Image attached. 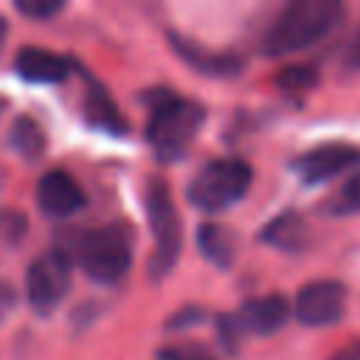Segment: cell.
<instances>
[{"label": "cell", "mask_w": 360, "mask_h": 360, "mask_svg": "<svg viewBox=\"0 0 360 360\" xmlns=\"http://www.w3.org/2000/svg\"><path fill=\"white\" fill-rule=\"evenodd\" d=\"M197 248L200 253L217 264V267H231L233 262V250H236V242H233V233L217 222H202L197 228Z\"/></svg>", "instance_id": "5bb4252c"}, {"label": "cell", "mask_w": 360, "mask_h": 360, "mask_svg": "<svg viewBox=\"0 0 360 360\" xmlns=\"http://www.w3.org/2000/svg\"><path fill=\"white\" fill-rule=\"evenodd\" d=\"M202 321H205V309H202V307H183V309H177V312H172V315L166 318L163 329H166V332L188 329V326L202 323Z\"/></svg>", "instance_id": "7402d4cb"}, {"label": "cell", "mask_w": 360, "mask_h": 360, "mask_svg": "<svg viewBox=\"0 0 360 360\" xmlns=\"http://www.w3.org/2000/svg\"><path fill=\"white\" fill-rule=\"evenodd\" d=\"M84 118H87L90 127H96L101 132H110V135H124L129 129L124 112L118 110V104L112 101L107 87L98 84L87 73H84Z\"/></svg>", "instance_id": "7c38bea8"}, {"label": "cell", "mask_w": 360, "mask_h": 360, "mask_svg": "<svg viewBox=\"0 0 360 360\" xmlns=\"http://www.w3.org/2000/svg\"><path fill=\"white\" fill-rule=\"evenodd\" d=\"M70 59L53 53V51H45V48H34V45H25L17 51L14 56V68H17V76L25 79V82H34V84H59L68 79L70 73Z\"/></svg>", "instance_id": "8fae6325"}, {"label": "cell", "mask_w": 360, "mask_h": 360, "mask_svg": "<svg viewBox=\"0 0 360 360\" xmlns=\"http://www.w3.org/2000/svg\"><path fill=\"white\" fill-rule=\"evenodd\" d=\"M70 290V259L62 250H48L28 264L25 298L34 312L48 315Z\"/></svg>", "instance_id": "8992f818"}, {"label": "cell", "mask_w": 360, "mask_h": 360, "mask_svg": "<svg viewBox=\"0 0 360 360\" xmlns=\"http://www.w3.org/2000/svg\"><path fill=\"white\" fill-rule=\"evenodd\" d=\"M242 332H245V326H242L239 315H219V318H217V338H219V343H222L225 352L233 354V352L239 349Z\"/></svg>", "instance_id": "44dd1931"}, {"label": "cell", "mask_w": 360, "mask_h": 360, "mask_svg": "<svg viewBox=\"0 0 360 360\" xmlns=\"http://www.w3.org/2000/svg\"><path fill=\"white\" fill-rule=\"evenodd\" d=\"M329 211L332 214H357L360 211V174L349 177L340 186V191L329 202Z\"/></svg>", "instance_id": "e0dca14e"}, {"label": "cell", "mask_w": 360, "mask_h": 360, "mask_svg": "<svg viewBox=\"0 0 360 360\" xmlns=\"http://www.w3.org/2000/svg\"><path fill=\"white\" fill-rule=\"evenodd\" d=\"M6 34H8V22H6V17L0 14V48H3V42H6Z\"/></svg>", "instance_id": "484cf974"}, {"label": "cell", "mask_w": 360, "mask_h": 360, "mask_svg": "<svg viewBox=\"0 0 360 360\" xmlns=\"http://www.w3.org/2000/svg\"><path fill=\"white\" fill-rule=\"evenodd\" d=\"M329 360H360V338L354 340V343H349V346H343L340 352H335Z\"/></svg>", "instance_id": "d4e9b609"}, {"label": "cell", "mask_w": 360, "mask_h": 360, "mask_svg": "<svg viewBox=\"0 0 360 360\" xmlns=\"http://www.w3.org/2000/svg\"><path fill=\"white\" fill-rule=\"evenodd\" d=\"M343 65L352 70H360V28L354 31V37L349 39V48L343 53Z\"/></svg>", "instance_id": "603a6c76"}, {"label": "cell", "mask_w": 360, "mask_h": 360, "mask_svg": "<svg viewBox=\"0 0 360 360\" xmlns=\"http://www.w3.org/2000/svg\"><path fill=\"white\" fill-rule=\"evenodd\" d=\"M62 250L68 259H76L79 267L98 284H115L127 276L132 264L129 233L121 225H98L87 231H70Z\"/></svg>", "instance_id": "3957f363"}, {"label": "cell", "mask_w": 360, "mask_h": 360, "mask_svg": "<svg viewBox=\"0 0 360 360\" xmlns=\"http://www.w3.org/2000/svg\"><path fill=\"white\" fill-rule=\"evenodd\" d=\"M14 301H17V292L8 281H0V318H6L11 309H14Z\"/></svg>", "instance_id": "cb8c5ba5"}, {"label": "cell", "mask_w": 360, "mask_h": 360, "mask_svg": "<svg viewBox=\"0 0 360 360\" xmlns=\"http://www.w3.org/2000/svg\"><path fill=\"white\" fill-rule=\"evenodd\" d=\"M0 110H3V101H0Z\"/></svg>", "instance_id": "4316f807"}, {"label": "cell", "mask_w": 360, "mask_h": 360, "mask_svg": "<svg viewBox=\"0 0 360 360\" xmlns=\"http://www.w3.org/2000/svg\"><path fill=\"white\" fill-rule=\"evenodd\" d=\"M84 202H87L84 188L65 169H51L37 180V205L42 214L53 219L73 217L76 211L84 208Z\"/></svg>", "instance_id": "ba28073f"}, {"label": "cell", "mask_w": 360, "mask_h": 360, "mask_svg": "<svg viewBox=\"0 0 360 360\" xmlns=\"http://www.w3.org/2000/svg\"><path fill=\"white\" fill-rule=\"evenodd\" d=\"M253 183V169L242 158H214L208 160L186 188V197L200 211H225L236 205Z\"/></svg>", "instance_id": "277c9868"}, {"label": "cell", "mask_w": 360, "mask_h": 360, "mask_svg": "<svg viewBox=\"0 0 360 360\" xmlns=\"http://www.w3.org/2000/svg\"><path fill=\"white\" fill-rule=\"evenodd\" d=\"M143 205H146V219L155 239L152 256H149V278L155 281V278H166L177 264L183 231H180V217H177L172 191L160 177H149L143 191Z\"/></svg>", "instance_id": "5b68a950"}, {"label": "cell", "mask_w": 360, "mask_h": 360, "mask_svg": "<svg viewBox=\"0 0 360 360\" xmlns=\"http://www.w3.org/2000/svg\"><path fill=\"white\" fill-rule=\"evenodd\" d=\"M357 160H360V149H354L352 143H321L298 155L292 166L304 183H323L349 172Z\"/></svg>", "instance_id": "9c48e42d"}, {"label": "cell", "mask_w": 360, "mask_h": 360, "mask_svg": "<svg viewBox=\"0 0 360 360\" xmlns=\"http://www.w3.org/2000/svg\"><path fill=\"white\" fill-rule=\"evenodd\" d=\"M287 318H290V304L278 292L250 298V301L242 304V312H239L242 326L248 332H256V335H273V332H278L287 323Z\"/></svg>", "instance_id": "4fadbf2b"}, {"label": "cell", "mask_w": 360, "mask_h": 360, "mask_svg": "<svg viewBox=\"0 0 360 360\" xmlns=\"http://www.w3.org/2000/svg\"><path fill=\"white\" fill-rule=\"evenodd\" d=\"M346 312V287L335 278H318L298 290L292 315L304 326H329L338 323Z\"/></svg>", "instance_id": "52a82bcc"}, {"label": "cell", "mask_w": 360, "mask_h": 360, "mask_svg": "<svg viewBox=\"0 0 360 360\" xmlns=\"http://www.w3.org/2000/svg\"><path fill=\"white\" fill-rule=\"evenodd\" d=\"M143 101H149L146 143L152 146L155 158L163 163L183 158L205 121V107L191 98L174 96L166 87L143 96Z\"/></svg>", "instance_id": "6da1fadb"}, {"label": "cell", "mask_w": 360, "mask_h": 360, "mask_svg": "<svg viewBox=\"0 0 360 360\" xmlns=\"http://www.w3.org/2000/svg\"><path fill=\"white\" fill-rule=\"evenodd\" d=\"M166 39L172 45V51L197 73L214 76V79H228L236 76L242 70V59L236 53H222V51H208L200 42L177 34V31H166Z\"/></svg>", "instance_id": "30bf717a"}, {"label": "cell", "mask_w": 360, "mask_h": 360, "mask_svg": "<svg viewBox=\"0 0 360 360\" xmlns=\"http://www.w3.org/2000/svg\"><path fill=\"white\" fill-rule=\"evenodd\" d=\"M158 360H219L200 343H172L158 349Z\"/></svg>", "instance_id": "d6986e66"}, {"label": "cell", "mask_w": 360, "mask_h": 360, "mask_svg": "<svg viewBox=\"0 0 360 360\" xmlns=\"http://www.w3.org/2000/svg\"><path fill=\"white\" fill-rule=\"evenodd\" d=\"M8 143L25 160H37L48 149V138H45L42 127L37 124V118H31V115H17L14 118V124L8 127Z\"/></svg>", "instance_id": "2e32d148"}, {"label": "cell", "mask_w": 360, "mask_h": 360, "mask_svg": "<svg viewBox=\"0 0 360 360\" xmlns=\"http://www.w3.org/2000/svg\"><path fill=\"white\" fill-rule=\"evenodd\" d=\"M14 8H17L22 17L42 22V20H51V17L62 14V11H65V3H62V0H17Z\"/></svg>", "instance_id": "ac0fdd59"}, {"label": "cell", "mask_w": 360, "mask_h": 360, "mask_svg": "<svg viewBox=\"0 0 360 360\" xmlns=\"http://www.w3.org/2000/svg\"><path fill=\"white\" fill-rule=\"evenodd\" d=\"M276 82L284 87V90H304V87H312L318 82V73L309 68V65H292V68H284Z\"/></svg>", "instance_id": "ffe728a7"}, {"label": "cell", "mask_w": 360, "mask_h": 360, "mask_svg": "<svg viewBox=\"0 0 360 360\" xmlns=\"http://www.w3.org/2000/svg\"><path fill=\"white\" fill-rule=\"evenodd\" d=\"M343 17V6L335 0H295L278 11L262 37L264 56H287L323 39Z\"/></svg>", "instance_id": "7a4b0ae2"}, {"label": "cell", "mask_w": 360, "mask_h": 360, "mask_svg": "<svg viewBox=\"0 0 360 360\" xmlns=\"http://www.w3.org/2000/svg\"><path fill=\"white\" fill-rule=\"evenodd\" d=\"M304 239H307V228L295 211H284V214L273 217L262 231V242H267L278 250H298L304 245Z\"/></svg>", "instance_id": "9a60e30c"}]
</instances>
